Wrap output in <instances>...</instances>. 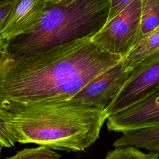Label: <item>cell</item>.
I'll use <instances>...</instances> for the list:
<instances>
[{
	"label": "cell",
	"instance_id": "cell-1",
	"mask_svg": "<svg viewBox=\"0 0 159 159\" xmlns=\"http://www.w3.org/2000/svg\"><path fill=\"white\" fill-rule=\"evenodd\" d=\"M93 36L17 58L7 56L0 68V109L14 112L29 106L70 100L122 60L96 44Z\"/></svg>",
	"mask_w": 159,
	"mask_h": 159
},
{
	"label": "cell",
	"instance_id": "cell-2",
	"mask_svg": "<svg viewBox=\"0 0 159 159\" xmlns=\"http://www.w3.org/2000/svg\"><path fill=\"white\" fill-rule=\"evenodd\" d=\"M16 142L80 152L98 139L107 118L105 111L71 100L54 101L7 111Z\"/></svg>",
	"mask_w": 159,
	"mask_h": 159
},
{
	"label": "cell",
	"instance_id": "cell-3",
	"mask_svg": "<svg viewBox=\"0 0 159 159\" xmlns=\"http://www.w3.org/2000/svg\"><path fill=\"white\" fill-rule=\"evenodd\" d=\"M110 0H67L58 4L47 2L37 27L30 33L19 37L6 46L12 58L73 40L95 35L106 24Z\"/></svg>",
	"mask_w": 159,
	"mask_h": 159
},
{
	"label": "cell",
	"instance_id": "cell-4",
	"mask_svg": "<svg viewBox=\"0 0 159 159\" xmlns=\"http://www.w3.org/2000/svg\"><path fill=\"white\" fill-rule=\"evenodd\" d=\"M142 0H134L92 38L103 50L122 59L139 42Z\"/></svg>",
	"mask_w": 159,
	"mask_h": 159
},
{
	"label": "cell",
	"instance_id": "cell-5",
	"mask_svg": "<svg viewBox=\"0 0 159 159\" xmlns=\"http://www.w3.org/2000/svg\"><path fill=\"white\" fill-rule=\"evenodd\" d=\"M132 75L131 71L125 70L121 60L91 81L70 100L106 112Z\"/></svg>",
	"mask_w": 159,
	"mask_h": 159
},
{
	"label": "cell",
	"instance_id": "cell-6",
	"mask_svg": "<svg viewBox=\"0 0 159 159\" xmlns=\"http://www.w3.org/2000/svg\"><path fill=\"white\" fill-rule=\"evenodd\" d=\"M131 71L132 76L106 111L107 117L142 101L159 89V57Z\"/></svg>",
	"mask_w": 159,
	"mask_h": 159
},
{
	"label": "cell",
	"instance_id": "cell-7",
	"mask_svg": "<svg viewBox=\"0 0 159 159\" xmlns=\"http://www.w3.org/2000/svg\"><path fill=\"white\" fill-rule=\"evenodd\" d=\"M109 130L128 131L159 125V89L142 101L107 118Z\"/></svg>",
	"mask_w": 159,
	"mask_h": 159
},
{
	"label": "cell",
	"instance_id": "cell-8",
	"mask_svg": "<svg viewBox=\"0 0 159 159\" xmlns=\"http://www.w3.org/2000/svg\"><path fill=\"white\" fill-rule=\"evenodd\" d=\"M46 7V0H13L1 34V39L6 46L32 32L39 24Z\"/></svg>",
	"mask_w": 159,
	"mask_h": 159
},
{
	"label": "cell",
	"instance_id": "cell-9",
	"mask_svg": "<svg viewBox=\"0 0 159 159\" xmlns=\"http://www.w3.org/2000/svg\"><path fill=\"white\" fill-rule=\"evenodd\" d=\"M159 57V27L141 39L122 60L126 71L140 69Z\"/></svg>",
	"mask_w": 159,
	"mask_h": 159
},
{
	"label": "cell",
	"instance_id": "cell-10",
	"mask_svg": "<svg viewBox=\"0 0 159 159\" xmlns=\"http://www.w3.org/2000/svg\"><path fill=\"white\" fill-rule=\"evenodd\" d=\"M114 148L132 147L150 152H159V125L125 132L113 143Z\"/></svg>",
	"mask_w": 159,
	"mask_h": 159
},
{
	"label": "cell",
	"instance_id": "cell-11",
	"mask_svg": "<svg viewBox=\"0 0 159 159\" xmlns=\"http://www.w3.org/2000/svg\"><path fill=\"white\" fill-rule=\"evenodd\" d=\"M159 27V0H142L139 42Z\"/></svg>",
	"mask_w": 159,
	"mask_h": 159
},
{
	"label": "cell",
	"instance_id": "cell-12",
	"mask_svg": "<svg viewBox=\"0 0 159 159\" xmlns=\"http://www.w3.org/2000/svg\"><path fill=\"white\" fill-rule=\"evenodd\" d=\"M61 155L45 146L24 148L6 159H60Z\"/></svg>",
	"mask_w": 159,
	"mask_h": 159
},
{
	"label": "cell",
	"instance_id": "cell-13",
	"mask_svg": "<svg viewBox=\"0 0 159 159\" xmlns=\"http://www.w3.org/2000/svg\"><path fill=\"white\" fill-rule=\"evenodd\" d=\"M104 159H151L149 153H145L139 149L132 147L115 148L109 151Z\"/></svg>",
	"mask_w": 159,
	"mask_h": 159
},
{
	"label": "cell",
	"instance_id": "cell-14",
	"mask_svg": "<svg viewBox=\"0 0 159 159\" xmlns=\"http://www.w3.org/2000/svg\"><path fill=\"white\" fill-rule=\"evenodd\" d=\"M8 120L7 111L0 109V142L4 147H13L16 142Z\"/></svg>",
	"mask_w": 159,
	"mask_h": 159
},
{
	"label": "cell",
	"instance_id": "cell-15",
	"mask_svg": "<svg viewBox=\"0 0 159 159\" xmlns=\"http://www.w3.org/2000/svg\"><path fill=\"white\" fill-rule=\"evenodd\" d=\"M13 4V0H0V48H6L1 39V34Z\"/></svg>",
	"mask_w": 159,
	"mask_h": 159
},
{
	"label": "cell",
	"instance_id": "cell-16",
	"mask_svg": "<svg viewBox=\"0 0 159 159\" xmlns=\"http://www.w3.org/2000/svg\"><path fill=\"white\" fill-rule=\"evenodd\" d=\"M133 1L134 0H110L109 12L107 21L112 19L124 9Z\"/></svg>",
	"mask_w": 159,
	"mask_h": 159
},
{
	"label": "cell",
	"instance_id": "cell-17",
	"mask_svg": "<svg viewBox=\"0 0 159 159\" xmlns=\"http://www.w3.org/2000/svg\"><path fill=\"white\" fill-rule=\"evenodd\" d=\"M8 55L6 48H0V68L2 66L4 61L6 59Z\"/></svg>",
	"mask_w": 159,
	"mask_h": 159
},
{
	"label": "cell",
	"instance_id": "cell-18",
	"mask_svg": "<svg viewBox=\"0 0 159 159\" xmlns=\"http://www.w3.org/2000/svg\"><path fill=\"white\" fill-rule=\"evenodd\" d=\"M151 159H159V152H149Z\"/></svg>",
	"mask_w": 159,
	"mask_h": 159
},
{
	"label": "cell",
	"instance_id": "cell-19",
	"mask_svg": "<svg viewBox=\"0 0 159 159\" xmlns=\"http://www.w3.org/2000/svg\"><path fill=\"white\" fill-rule=\"evenodd\" d=\"M65 1H67V0H46L47 2H49L52 4H58ZM72 1H75V0H72Z\"/></svg>",
	"mask_w": 159,
	"mask_h": 159
},
{
	"label": "cell",
	"instance_id": "cell-20",
	"mask_svg": "<svg viewBox=\"0 0 159 159\" xmlns=\"http://www.w3.org/2000/svg\"><path fill=\"white\" fill-rule=\"evenodd\" d=\"M3 147V146H2V145L1 144V143L0 142V156H1V149H2V148Z\"/></svg>",
	"mask_w": 159,
	"mask_h": 159
}]
</instances>
